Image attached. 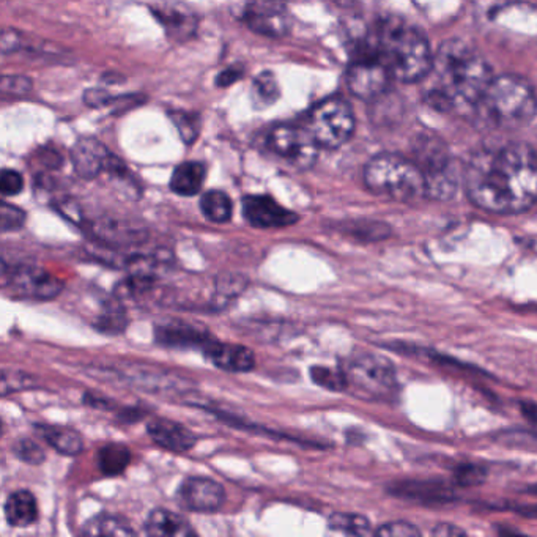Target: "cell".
I'll return each instance as SVG.
<instances>
[{"instance_id":"15","label":"cell","mask_w":537,"mask_h":537,"mask_svg":"<svg viewBox=\"0 0 537 537\" xmlns=\"http://www.w3.org/2000/svg\"><path fill=\"white\" fill-rule=\"evenodd\" d=\"M87 227L90 237L107 249L139 245L147 239L146 232L140 227L134 226L125 219L103 216L92 222H87Z\"/></svg>"},{"instance_id":"19","label":"cell","mask_w":537,"mask_h":537,"mask_svg":"<svg viewBox=\"0 0 537 537\" xmlns=\"http://www.w3.org/2000/svg\"><path fill=\"white\" fill-rule=\"evenodd\" d=\"M111 156L113 153L95 138H82L71 148L74 171L84 180L96 179L101 173L106 172Z\"/></svg>"},{"instance_id":"17","label":"cell","mask_w":537,"mask_h":537,"mask_svg":"<svg viewBox=\"0 0 537 537\" xmlns=\"http://www.w3.org/2000/svg\"><path fill=\"white\" fill-rule=\"evenodd\" d=\"M150 12L166 30V35L171 40L183 43L193 38L194 34L197 32L199 18L189 8L164 2L152 5Z\"/></svg>"},{"instance_id":"40","label":"cell","mask_w":537,"mask_h":537,"mask_svg":"<svg viewBox=\"0 0 537 537\" xmlns=\"http://www.w3.org/2000/svg\"><path fill=\"white\" fill-rule=\"evenodd\" d=\"M373 534L380 537H418L421 536V531L408 522H390L382 524L378 530L373 531Z\"/></svg>"},{"instance_id":"50","label":"cell","mask_w":537,"mask_h":537,"mask_svg":"<svg viewBox=\"0 0 537 537\" xmlns=\"http://www.w3.org/2000/svg\"><path fill=\"white\" fill-rule=\"evenodd\" d=\"M140 412H142V410H140L139 407H138V408H126V410L120 413V416L123 418V421H128V423H130V421H138V419L142 418V416L146 415V413Z\"/></svg>"},{"instance_id":"9","label":"cell","mask_w":537,"mask_h":537,"mask_svg":"<svg viewBox=\"0 0 537 537\" xmlns=\"http://www.w3.org/2000/svg\"><path fill=\"white\" fill-rule=\"evenodd\" d=\"M391 80L388 68L378 59L365 38L345 74L348 90L359 100H377L385 95Z\"/></svg>"},{"instance_id":"25","label":"cell","mask_w":537,"mask_h":537,"mask_svg":"<svg viewBox=\"0 0 537 537\" xmlns=\"http://www.w3.org/2000/svg\"><path fill=\"white\" fill-rule=\"evenodd\" d=\"M391 491L396 497L416 499L421 503H446L454 495L443 484L425 482V481H404L392 485Z\"/></svg>"},{"instance_id":"2","label":"cell","mask_w":537,"mask_h":537,"mask_svg":"<svg viewBox=\"0 0 537 537\" xmlns=\"http://www.w3.org/2000/svg\"><path fill=\"white\" fill-rule=\"evenodd\" d=\"M493 80L491 68L476 47L445 41L433 55L424 80V100L440 113H473Z\"/></svg>"},{"instance_id":"5","label":"cell","mask_w":537,"mask_h":537,"mask_svg":"<svg viewBox=\"0 0 537 537\" xmlns=\"http://www.w3.org/2000/svg\"><path fill=\"white\" fill-rule=\"evenodd\" d=\"M365 185L371 193L398 200L415 202L429 199L427 181L413 158L398 153H380L365 167Z\"/></svg>"},{"instance_id":"28","label":"cell","mask_w":537,"mask_h":537,"mask_svg":"<svg viewBox=\"0 0 537 537\" xmlns=\"http://www.w3.org/2000/svg\"><path fill=\"white\" fill-rule=\"evenodd\" d=\"M200 212L210 222L226 224L232 219V199L224 191L210 189L200 197Z\"/></svg>"},{"instance_id":"41","label":"cell","mask_w":537,"mask_h":537,"mask_svg":"<svg viewBox=\"0 0 537 537\" xmlns=\"http://www.w3.org/2000/svg\"><path fill=\"white\" fill-rule=\"evenodd\" d=\"M0 90L4 96H22L32 90V80L27 76H4Z\"/></svg>"},{"instance_id":"23","label":"cell","mask_w":537,"mask_h":537,"mask_svg":"<svg viewBox=\"0 0 537 537\" xmlns=\"http://www.w3.org/2000/svg\"><path fill=\"white\" fill-rule=\"evenodd\" d=\"M5 520L13 528H27L38 520V504L34 493L29 491H16L10 493L4 506Z\"/></svg>"},{"instance_id":"10","label":"cell","mask_w":537,"mask_h":537,"mask_svg":"<svg viewBox=\"0 0 537 537\" xmlns=\"http://www.w3.org/2000/svg\"><path fill=\"white\" fill-rule=\"evenodd\" d=\"M266 147L278 158L299 171L314 166L320 148L307 128L293 125L274 126L266 138Z\"/></svg>"},{"instance_id":"22","label":"cell","mask_w":537,"mask_h":537,"mask_svg":"<svg viewBox=\"0 0 537 537\" xmlns=\"http://www.w3.org/2000/svg\"><path fill=\"white\" fill-rule=\"evenodd\" d=\"M148 536L186 537L193 536L196 531L183 516L169 509H155L148 514L146 522Z\"/></svg>"},{"instance_id":"39","label":"cell","mask_w":537,"mask_h":537,"mask_svg":"<svg viewBox=\"0 0 537 537\" xmlns=\"http://www.w3.org/2000/svg\"><path fill=\"white\" fill-rule=\"evenodd\" d=\"M34 383L32 377L24 372H2V396L7 398L10 392L20 391L26 390L29 386Z\"/></svg>"},{"instance_id":"49","label":"cell","mask_w":537,"mask_h":537,"mask_svg":"<svg viewBox=\"0 0 537 537\" xmlns=\"http://www.w3.org/2000/svg\"><path fill=\"white\" fill-rule=\"evenodd\" d=\"M522 413H524L526 419H530L531 423L537 424V405L531 404V402H524L522 404Z\"/></svg>"},{"instance_id":"14","label":"cell","mask_w":537,"mask_h":537,"mask_svg":"<svg viewBox=\"0 0 537 537\" xmlns=\"http://www.w3.org/2000/svg\"><path fill=\"white\" fill-rule=\"evenodd\" d=\"M243 218L256 229H282L298 222L297 213L281 206L266 194H251L243 199Z\"/></svg>"},{"instance_id":"26","label":"cell","mask_w":537,"mask_h":537,"mask_svg":"<svg viewBox=\"0 0 537 537\" xmlns=\"http://www.w3.org/2000/svg\"><path fill=\"white\" fill-rule=\"evenodd\" d=\"M206 167L202 163L186 161L173 169L169 186L172 193L179 194L181 197H193L200 193L206 183Z\"/></svg>"},{"instance_id":"33","label":"cell","mask_w":537,"mask_h":537,"mask_svg":"<svg viewBox=\"0 0 537 537\" xmlns=\"http://www.w3.org/2000/svg\"><path fill=\"white\" fill-rule=\"evenodd\" d=\"M173 125L179 130L180 138L185 144H194L200 134L199 113L188 111H172L169 113Z\"/></svg>"},{"instance_id":"13","label":"cell","mask_w":537,"mask_h":537,"mask_svg":"<svg viewBox=\"0 0 537 537\" xmlns=\"http://www.w3.org/2000/svg\"><path fill=\"white\" fill-rule=\"evenodd\" d=\"M243 22L252 32L278 40L289 34L290 20L286 8L272 0H252L243 12Z\"/></svg>"},{"instance_id":"3","label":"cell","mask_w":537,"mask_h":537,"mask_svg":"<svg viewBox=\"0 0 537 537\" xmlns=\"http://www.w3.org/2000/svg\"><path fill=\"white\" fill-rule=\"evenodd\" d=\"M392 80L415 84L431 71L433 55L424 34L400 18H388L367 37Z\"/></svg>"},{"instance_id":"32","label":"cell","mask_w":537,"mask_h":537,"mask_svg":"<svg viewBox=\"0 0 537 537\" xmlns=\"http://www.w3.org/2000/svg\"><path fill=\"white\" fill-rule=\"evenodd\" d=\"M328 528L350 536H371L373 534L372 524L365 516L359 514H342L336 512L328 520Z\"/></svg>"},{"instance_id":"45","label":"cell","mask_w":537,"mask_h":537,"mask_svg":"<svg viewBox=\"0 0 537 537\" xmlns=\"http://www.w3.org/2000/svg\"><path fill=\"white\" fill-rule=\"evenodd\" d=\"M243 74H245V67H243V65H239V63L231 65V67L222 70V71L218 74V78H216V86L231 87L232 84H235L237 80H241Z\"/></svg>"},{"instance_id":"38","label":"cell","mask_w":537,"mask_h":537,"mask_svg":"<svg viewBox=\"0 0 537 537\" xmlns=\"http://www.w3.org/2000/svg\"><path fill=\"white\" fill-rule=\"evenodd\" d=\"M487 476V471L481 465L464 464L457 466L454 479L458 485L464 487H473V485L481 484Z\"/></svg>"},{"instance_id":"12","label":"cell","mask_w":537,"mask_h":537,"mask_svg":"<svg viewBox=\"0 0 537 537\" xmlns=\"http://www.w3.org/2000/svg\"><path fill=\"white\" fill-rule=\"evenodd\" d=\"M177 501L188 511L212 514L224 506L226 491L213 479L189 476L180 484Z\"/></svg>"},{"instance_id":"8","label":"cell","mask_w":537,"mask_h":537,"mask_svg":"<svg viewBox=\"0 0 537 537\" xmlns=\"http://www.w3.org/2000/svg\"><path fill=\"white\" fill-rule=\"evenodd\" d=\"M413 160L424 173L427 197L435 200L451 199L457 191L458 180L448 148L438 139L423 138L418 140Z\"/></svg>"},{"instance_id":"35","label":"cell","mask_w":537,"mask_h":537,"mask_svg":"<svg viewBox=\"0 0 537 537\" xmlns=\"http://www.w3.org/2000/svg\"><path fill=\"white\" fill-rule=\"evenodd\" d=\"M93 326L105 334H119V332L125 331L128 319H126L123 309L120 306L113 305L105 309Z\"/></svg>"},{"instance_id":"18","label":"cell","mask_w":537,"mask_h":537,"mask_svg":"<svg viewBox=\"0 0 537 537\" xmlns=\"http://www.w3.org/2000/svg\"><path fill=\"white\" fill-rule=\"evenodd\" d=\"M202 352L206 358L221 371L245 373L256 367V355L245 345L226 344L212 339Z\"/></svg>"},{"instance_id":"31","label":"cell","mask_w":537,"mask_h":537,"mask_svg":"<svg viewBox=\"0 0 537 537\" xmlns=\"http://www.w3.org/2000/svg\"><path fill=\"white\" fill-rule=\"evenodd\" d=\"M279 86L272 71L260 73L252 82V103L256 109H265L278 101Z\"/></svg>"},{"instance_id":"46","label":"cell","mask_w":537,"mask_h":537,"mask_svg":"<svg viewBox=\"0 0 537 537\" xmlns=\"http://www.w3.org/2000/svg\"><path fill=\"white\" fill-rule=\"evenodd\" d=\"M38 158H40L41 166L46 167V169H59L62 166V156L59 152H55L53 148H45L40 150L38 153Z\"/></svg>"},{"instance_id":"4","label":"cell","mask_w":537,"mask_h":537,"mask_svg":"<svg viewBox=\"0 0 537 537\" xmlns=\"http://www.w3.org/2000/svg\"><path fill=\"white\" fill-rule=\"evenodd\" d=\"M473 113L479 123L491 130H520L536 117V90L530 80L517 74L493 76Z\"/></svg>"},{"instance_id":"34","label":"cell","mask_w":537,"mask_h":537,"mask_svg":"<svg viewBox=\"0 0 537 537\" xmlns=\"http://www.w3.org/2000/svg\"><path fill=\"white\" fill-rule=\"evenodd\" d=\"M311 378L315 385L325 388L328 391H344L348 388V382H347L344 371H334L325 365L311 367Z\"/></svg>"},{"instance_id":"16","label":"cell","mask_w":537,"mask_h":537,"mask_svg":"<svg viewBox=\"0 0 537 537\" xmlns=\"http://www.w3.org/2000/svg\"><path fill=\"white\" fill-rule=\"evenodd\" d=\"M155 339L167 348H200L204 350L212 334L206 326L189 323L183 320H169L155 328Z\"/></svg>"},{"instance_id":"11","label":"cell","mask_w":537,"mask_h":537,"mask_svg":"<svg viewBox=\"0 0 537 537\" xmlns=\"http://www.w3.org/2000/svg\"><path fill=\"white\" fill-rule=\"evenodd\" d=\"M4 289H8L13 297L24 299L47 301L54 299L63 290L60 279L37 265H16L12 272L4 270Z\"/></svg>"},{"instance_id":"6","label":"cell","mask_w":537,"mask_h":537,"mask_svg":"<svg viewBox=\"0 0 537 537\" xmlns=\"http://www.w3.org/2000/svg\"><path fill=\"white\" fill-rule=\"evenodd\" d=\"M358 394L373 400H388L398 392V373L388 359L372 353H361L345 363L342 369Z\"/></svg>"},{"instance_id":"43","label":"cell","mask_w":537,"mask_h":537,"mask_svg":"<svg viewBox=\"0 0 537 537\" xmlns=\"http://www.w3.org/2000/svg\"><path fill=\"white\" fill-rule=\"evenodd\" d=\"M24 47V37L14 30V29H4L2 38H0V49L2 54L18 53Z\"/></svg>"},{"instance_id":"30","label":"cell","mask_w":537,"mask_h":537,"mask_svg":"<svg viewBox=\"0 0 537 537\" xmlns=\"http://www.w3.org/2000/svg\"><path fill=\"white\" fill-rule=\"evenodd\" d=\"M96 462L103 474L119 476L131 462V452L128 449V446L107 443L100 448V451L96 454Z\"/></svg>"},{"instance_id":"36","label":"cell","mask_w":537,"mask_h":537,"mask_svg":"<svg viewBox=\"0 0 537 537\" xmlns=\"http://www.w3.org/2000/svg\"><path fill=\"white\" fill-rule=\"evenodd\" d=\"M12 451L14 456L22 460L24 464L40 465L46 458V452L32 438H20L13 446Z\"/></svg>"},{"instance_id":"7","label":"cell","mask_w":537,"mask_h":537,"mask_svg":"<svg viewBox=\"0 0 537 537\" xmlns=\"http://www.w3.org/2000/svg\"><path fill=\"white\" fill-rule=\"evenodd\" d=\"M355 125L357 122L352 106L342 96H330L320 101L317 106H314L307 120V130L317 140L320 148L326 150H336L345 146L352 139Z\"/></svg>"},{"instance_id":"20","label":"cell","mask_w":537,"mask_h":537,"mask_svg":"<svg viewBox=\"0 0 537 537\" xmlns=\"http://www.w3.org/2000/svg\"><path fill=\"white\" fill-rule=\"evenodd\" d=\"M147 433L155 445L172 452L191 451L197 437L180 423L172 419L155 418L147 424Z\"/></svg>"},{"instance_id":"37","label":"cell","mask_w":537,"mask_h":537,"mask_svg":"<svg viewBox=\"0 0 537 537\" xmlns=\"http://www.w3.org/2000/svg\"><path fill=\"white\" fill-rule=\"evenodd\" d=\"M27 214L24 210H21L20 206L2 202L0 206V226L2 232H16L26 224Z\"/></svg>"},{"instance_id":"42","label":"cell","mask_w":537,"mask_h":537,"mask_svg":"<svg viewBox=\"0 0 537 537\" xmlns=\"http://www.w3.org/2000/svg\"><path fill=\"white\" fill-rule=\"evenodd\" d=\"M24 189V179L18 171L4 169L0 177V191L4 197H13Z\"/></svg>"},{"instance_id":"48","label":"cell","mask_w":537,"mask_h":537,"mask_svg":"<svg viewBox=\"0 0 537 537\" xmlns=\"http://www.w3.org/2000/svg\"><path fill=\"white\" fill-rule=\"evenodd\" d=\"M84 404L90 405L93 408H113V404H111V400L107 398H103V396H96V394H93V392H87L84 394Z\"/></svg>"},{"instance_id":"24","label":"cell","mask_w":537,"mask_h":537,"mask_svg":"<svg viewBox=\"0 0 537 537\" xmlns=\"http://www.w3.org/2000/svg\"><path fill=\"white\" fill-rule=\"evenodd\" d=\"M35 431L53 448L63 456H78L84 449V441L78 431L67 425L37 424Z\"/></svg>"},{"instance_id":"44","label":"cell","mask_w":537,"mask_h":537,"mask_svg":"<svg viewBox=\"0 0 537 537\" xmlns=\"http://www.w3.org/2000/svg\"><path fill=\"white\" fill-rule=\"evenodd\" d=\"M115 100H117L115 96L109 95L106 90H100V88H90V90H87L86 95H84V101H86L87 106H109V105H113Z\"/></svg>"},{"instance_id":"47","label":"cell","mask_w":537,"mask_h":537,"mask_svg":"<svg viewBox=\"0 0 537 537\" xmlns=\"http://www.w3.org/2000/svg\"><path fill=\"white\" fill-rule=\"evenodd\" d=\"M432 534L440 537L465 536V531L456 526V524H441L433 528Z\"/></svg>"},{"instance_id":"1","label":"cell","mask_w":537,"mask_h":537,"mask_svg":"<svg viewBox=\"0 0 537 537\" xmlns=\"http://www.w3.org/2000/svg\"><path fill=\"white\" fill-rule=\"evenodd\" d=\"M465 193L484 212L516 214L537 204V152L524 144L485 147L465 167Z\"/></svg>"},{"instance_id":"21","label":"cell","mask_w":537,"mask_h":537,"mask_svg":"<svg viewBox=\"0 0 537 537\" xmlns=\"http://www.w3.org/2000/svg\"><path fill=\"white\" fill-rule=\"evenodd\" d=\"M131 383L148 392L181 391L180 382L183 378L173 375V372L158 371L153 365H130L122 372Z\"/></svg>"},{"instance_id":"51","label":"cell","mask_w":537,"mask_h":537,"mask_svg":"<svg viewBox=\"0 0 537 537\" xmlns=\"http://www.w3.org/2000/svg\"><path fill=\"white\" fill-rule=\"evenodd\" d=\"M518 514H522L524 517L537 518V506H522L517 508Z\"/></svg>"},{"instance_id":"27","label":"cell","mask_w":537,"mask_h":537,"mask_svg":"<svg viewBox=\"0 0 537 537\" xmlns=\"http://www.w3.org/2000/svg\"><path fill=\"white\" fill-rule=\"evenodd\" d=\"M339 231L347 237H352L361 243H377L391 237V227L382 221L372 219H358V221H347L339 226Z\"/></svg>"},{"instance_id":"29","label":"cell","mask_w":537,"mask_h":537,"mask_svg":"<svg viewBox=\"0 0 537 537\" xmlns=\"http://www.w3.org/2000/svg\"><path fill=\"white\" fill-rule=\"evenodd\" d=\"M80 533L84 536H134L131 524L125 518L117 516H96V517L87 520Z\"/></svg>"}]
</instances>
